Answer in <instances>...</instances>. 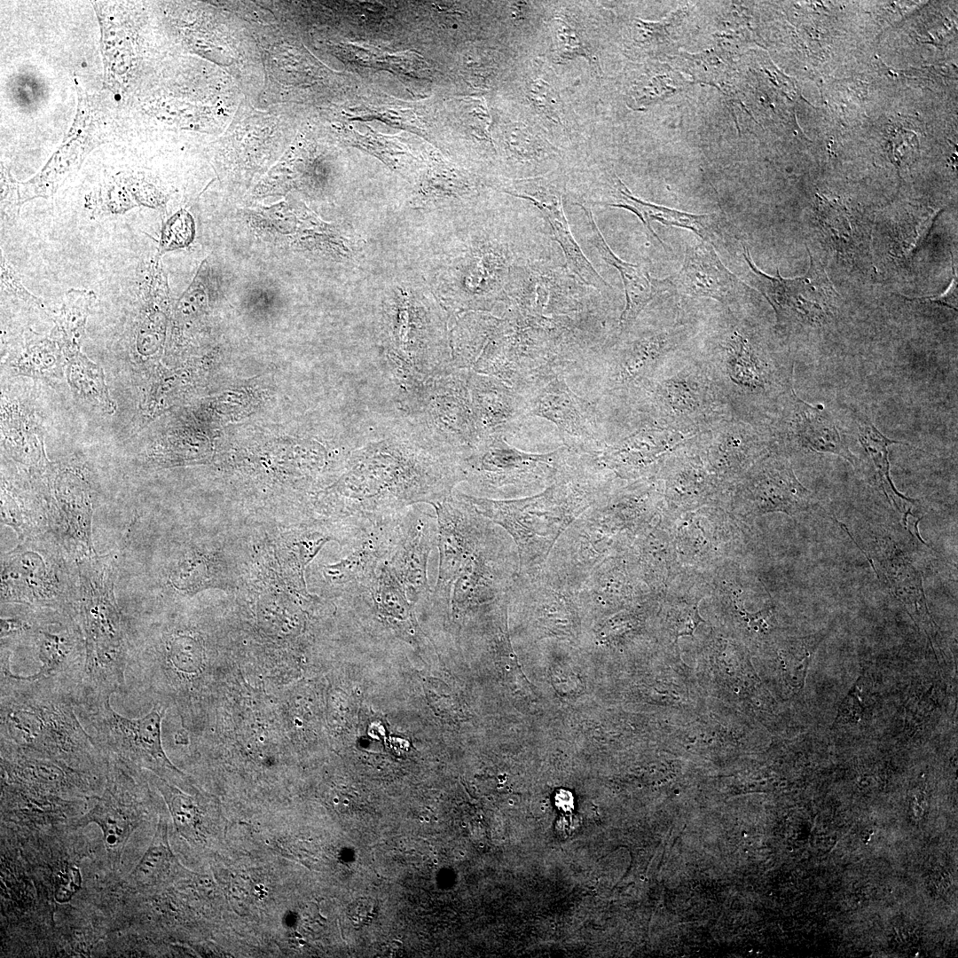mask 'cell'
<instances>
[{"instance_id": "1", "label": "cell", "mask_w": 958, "mask_h": 958, "mask_svg": "<svg viewBox=\"0 0 958 958\" xmlns=\"http://www.w3.org/2000/svg\"><path fill=\"white\" fill-rule=\"evenodd\" d=\"M462 481L460 455L432 445L403 422L354 451L326 502L346 518L389 519L444 499Z\"/></svg>"}, {"instance_id": "2", "label": "cell", "mask_w": 958, "mask_h": 958, "mask_svg": "<svg viewBox=\"0 0 958 958\" xmlns=\"http://www.w3.org/2000/svg\"><path fill=\"white\" fill-rule=\"evenodd\" d=\"M77 619L85 640V661L76 707L110 700L125 689L132 650V624L115 596L117 554L78 560Z\"/></svg>"}, {"instance_id": "3", "label": "cell", "mask_w": 958, "mask_h": 958, "mask_svg": "<svg viewBox=\"0 0 958 958\" xmlns=\"http://www.w3.org/2000/svg\"><path fill=\"white\" fill-rule=\"evenodd\" d=\"M450 315L436 297L411 284L387 291L377 331L389 379L426 380L455 371L449 343Z\"/></svg>"}, {"instance_id": "4", "label": "cell", "mask_w": 958, "mask_h": 958, "mask_svg": "<svg viewBox=\"0 0 958 958\" xmlns=\"http://www.w3.org/2000/svg\"><path fill=\"white\" fill-rule=\"evenodd\" d=\"M0 696L1 745L89 773L106 771L107 756L80 723L71 698L22 692Z\"/></svg>"}, {"instance_id": "5", "label": "cell", "mask_w": 958, "mask_h": 958, "mask_svg": "<svg viewBox=\"0 0 958 958\" xmlns=\"http://www.w3.org/2000/svg\"><path fill=\"white\" fill-rule=\"evenodd\" d=\"M506 231L489 224L471 228L441 256L433 293L450 316L491 312L504 302L512 270L525 257Z\"/></svg>"}, {"instance_id": "6", "label": "cell", "mask_w": 958, "mask_h": 958, "mask_svg": "<svg viewBox=\"0 0 958 958\" xmlns=\"http://www.w3.org/2000/svg\"><path fill=\"white\" fill-rule=\"evenodd\" d=\"M596 491L580 472L561 469L543 492L519 499H493L459 493L483 517L501 525L519 549L521 568L543 561L569 522L587 507Z\"/></svg>"}, {"instance_id": "7", "label": "cell", "mask_w": 958, "mask_h": 958, "mask_svg": "<svg viewBox=\"0 0 958 958\" xmlns=\"http://www.w3.org/2000/svg\"><path fill=\"white\" fill-rule=\"evenodd\" d=\"M28 649L38 670L20 675L12 670V653L1 649V693L28 692L64 695L75 706L82 679L85 640L76 616L35 607L33 625L15 650Z\"/></svg>"}, {"instance_id": "8", "label": "cell", "mask_w": 958, "mask_h": 958, "mask_svg": "<svg viewBox=\"0 0 958 958\" xmlns=\"http://www.w3.org/2000/svg\"><path fill=\"white\" fill-rule=\"evenodd\" d=\"M0 577L1 604L49 608L76 616L77 562L51 530L20 540L3 553Z\"/></svg>"}, {"instance_id": "9", "label": "cell", "mask_w": 958, "mask_h": 958, "mask_svg": "<svg viewBox=\"0 0 958 958\" xmlns=\"http://www.w3.org/2000/svg\"><path fill=\"white\" fill-rule=\"evenodd\" d=\"M467 372L430 377L396 396L405 425L432 445L460 456L480 442Z\"/></svg>"}, {"instance_id": "10", "label": "cell", "mask_w": 958, "mask_h": 958, "mask_svg": "<svg viewBox=\"0 0 958 958\" xmlns=\"http://www.w3.org/2000/svg\"><path fill=\"white\" fill-rule=\"evenodd\" d=\"M567 265L522 258L512 270L502 302L505 318L557 317L594 313L593 295Z\"/></svg>"}, {"instance_id": "11", "label": "cell", "mask_w": 958, "mask_h": 958, "mask_svg": "<svg viewBox=\"0 0 958 958\" xmlns=\"http://www.w3.org/2000/svg\"><path fill=\"white\" fill-rule=\"evenodd\" d=\"M78 709L105 753L137 768L148 769L163 781L188 788L185 775L170 762L162 748L161 721L165 706L154 704L150 712L138 718H128L117 713L109 700Z\"/></svg>"}, {"instance_id": "12", "label": "cell", "mask_w": 958, "mask_h": 958, "mask_svg": "<svg viewBox=\"0 0 958 958\" xmlns=\"http://www.w3.org/2000/svg\"><path fill=\"white\" fill-rule=\"evenodd\" d=\"M658 424L696 434L724 418L726 397L707 366L655 375L638 393Z\"/></svg>"}, {"instance_id": "13", "label": "cell", "mask_w": 958, "mask_h": 958, "mask_svg": "<svg viewBox=\"0 0 958 958\" xmlns=\"http://www.w3.org/2000/svg\"><path fill=\"white\" fill-rule=\"evenodd\" d=\"M742 255L750 271L755 287L773 307L776 329L791 333L821 327L834 316L836 291L821 263L808 250L810 265L800 277L787 279L770 276L759 270L742 244Z\"/></svg>"}, {"instance_id": "14", "label": "cell", "mask_w": 958, "mask_h": 958, "mask_svg": "<svg viewBox=\"0 0 958 958\" xmlns=\"http://www.w3.org/2000/svg\"><path fill=\"white\" fill-rule=\"evenodd\" d=\"M567 450L528 453L508 444L503 436H491L482 439L461 457V467L471 486L493 494L507 486L552 482Z\"/></svg>"}, {"instance_id": "15", "label": "cell", "mask_w": 958, "mask_h": 958, "mask_svg": "<svg viewBox=\"0 0 958 958\" xmlns=\"http://www.w3.org/2000/svg\"><path fill=\"white\" fill-rule=\"evenodd\" d=\"M50 530L75 560L98 554L92 541L95 497L81 465L65 463L46 474Z\"/></svg>"}, {"instance_id": "16", "label": "cell", "mask_w": 958, "mask_h": 958, "mask_svg": "<svg viewBox=\"0 0 958 958\" xmlns=\"http://www.w3.org/2000/svg\"><path fill=\"white\" fill-rule=\"evenodd\" d=\"M726 340L720 361L712 366L718 371H710L717 385L726 384L723 394L732 386L731 389H737L734 394L748 397L753 403L771 406L776 412L794 389L793 365L776 361L737 331Z\"/></svg>"}, {"instance_id": "17", "label": "cell", "mask_w": 958, "mask_h": 958, "mask_svg": "<svg viewBox=\"0 0 958 958\" xmlns=\"http://www.w3.org/2000/svg\"><path fill=\"white\" fill-rule=\"evenodd\" d=\"M523 396L526 416L554 423L567 448L590 455L601 452L603 437L598 412L589 401L572 391L563 376L554 377Z\"/></svg>"}, {"instance_id": "18", "label": "cell", "mask_w": 958, "mask_h": 958, "mask_svg": "<svg viewBox=\"0 0 958 958\" xmlns=\"http://www.w3.org/2000/svg\"><path fill=\"white\" fill-rule=\"evenodd\" d=\"M738 496L747 515L781 512L796 515L814 509L819 502L797 478L789 459L770 451L745 473Z\"/></svg>"}, {"instance_id": "19", "label": "cell", "mask_w": 958, "mask_h": 958, "mask_svg": "<svg viewBox=\"0 0 958 958\" xmlns=\"http://www.w3.org/2000/svg\"><path fill=\"white\" fill-rule=\"evenodd\" d=\"M774 416L771 431L775 443L781 441L807 452L836 455L857 470L863 469L861 460L851 451L841 425L824 405L804 401L793 389Z\"/></svg>"}, {"instance_id": "20", "label": "cell", "mask_w": 958, "mask_h": 958, "mask_svg": "<svg viewBox=\"0 0 958 958\" xmlns=\"http://www.w3.org/2000/svg\"><path fill=\"white\" fill-rule=\"evenodd\" d=\"M437 534L436 513L421 505L410 506L398 519L387 563L412 604L431 593L428 563L431 551L437 546Z\"/></svg>"}, {"instance_id": "21", "label": "cell", "mask_w": 958, "mask_h": 958, "mask_svg": "<svg viewBox=\"0 0 958 958\" xmlns=\"http://www.w3.org/2000/svg\"><path fill=\"white\" fill-rule=\"evenodd\" d=\"M505 192L531 202L545 216L561 246L566 265L583 283L602 293L611 286L597 272L572 235L564 213L561 192L543 177L517 179Z\"/></svg>"}, {"instance_id": "22", "label": "cell", "mask_w": 958, "mask_h": 958, "mask_svg": "<svg viewBox=\"0 0 958 958\" xmlns=\"http://www.w3.org/2000/svg\"><path fill=\"white\" fill-rule=\"evenodd\" d=\"M679 337L677 330H662L639 336L618 348L604 373L606 392L617 396L638 394L654 378Z\"/></svg>"}, {"instance_id": "23", "label": "cell", "mask_w": 958, "mask_h": 958, "mask_svg": "<svg viewBox=\"0 0 958 958\" xmlns=\"http://www.w3.org/2000/svg\"><path fill=\"white\" fill-rule=\"evenodd\" d=\"M665 281L680 294L713 299L728 307L739 303L750 290L723 264L711 242L703 240L687 247L681 269Z\"/></svg>"}, {"instance_id": "24", "label": "cell", "mask_w": 958, "mask_h": 958, "mask_svg": "<svg viewBox=\"0 0 958 958\" xmlns=\"http://www.w3.org/2000/svg\"><path fill=\"white\" fill-rule=\"evenodd\" d=\"M708 457L721 468L738 471L750 467L774 449L771 428L734 419H722L698 436Z\"/></svg>"}, {"instance_id": "25", "label": "cell", "mask_w": 958, "mask_h": 958, "mask_svg": "<svg viewBox=\"0 0 958 958\" xmlns=\"http://www.w3.org/2000/svg\"><path fill=\"white\" fill-rule=\"evenodd\" d=\"M473 413L480 441L503 436L526 416L523 395L504 381L489 375L467 372Z\"/></svg>"}, {"instance_id": "26", "label": "cell", "mask_w": 958, "mask_h": 958, "mask_svg": "<svg viewBox=\"0 0 958 958\" xmlns=\"http://www.w3.org/2000/svg\"><path fill=\"white\" fill-rule=\"evenodd\" d=\"M878 553V569L891 593L928 638L935 640L938 628L929 611L920 572L895 545L886 542Z\"/></svg>"}, {"instance_id": "27", "label": "cell", "mask_w": 958, "mask_h": 958, "mask_svg": "<svg viewBox=\"0 0 958 958\" xmlns=\"http://www.w3.org/2000/svg\"><path fill=\"white\" fill-rule=\"evenodd\" d=\"M585 212L590 224V240L598 250L601 257L617 270L622 279L625 294V306L621 313L615 343L624 335L636 321L638 316L648 303L659 292L657 280L653 279L640 265L633 264L619 258L609 247L601 234L590 208L576 203Z\"/></svg>"}, {"instance_id": "28", "label": "cell", "mask_w": 958, "mask_h": 958, "mask_svg": "<svg viewBox=\"0 0 958 958\" xmlns=\"http://www.w3.org/2000/svg\"><path fill=\"white\" fill-rule=\"evenodd\" d=\"M693 434L658 423L640 428L601 451V459L618 470L642 468L674 450Z\"/></svg>"}, {"instance_id": "29", "label": "cell", "mask_w": 958, "mask_h": 958, "mask_svg": "<svg viewBox=\"0 0 958 958\" xmlns=\"http://www.w3.org/2000/svg\"><path fill=\"white\" fill-rule=\"evenodd\" d=\"M160 260L156 257L149 266L135 332L136 351L145 357L153 354L161 346L166 322L169 286Z\"/></svg>"}, {"instance_id": "30", "label": "cell", "mask_w": 958, "mask_h": 958, "mask_svg": "<svg viewBox=\"0 0 958 958\" xmlns=\"http://www.w3.org/2000/svg\"><path fill=\"white\" fill-rule=\"evenodd\" d=\"M615 179L616 201L607 206L621 208L632 212L642 222L648 233L662 245H664L663 241L651 226L652 221L690 230L701 237L703 240L711 242L709 238L716 228L715 225L718 219V215H696L645 201L632 195L617 177H615Z\"/></svg>"}, {"instance_id": "31", "label": "cell", "mask_w": 958, "mask_h": 958, "mask_svg": "<svg viewBox=\"0 0 958 958\" xmlns=\"http://www.w3.org/2000/svg\"><path fill=\"white\" fill-rule=\"evenodd\" d=\"M21 490L2 478L1 523L11 527L19 541L50 530L46 491Z\"/></svg>"}, {"instance_id": "32", "label": "cell", "mask_w": 958, "mask_h": 958, "mask_svg": "<svg viewBox=\"0 0 958 958\" xmlns=\"http://www.w3.org/2000/svg\"><path fill=\"white\" fill-rule=\"evenodd\" d=\"M853 419L857 427L858 441L874 467L876 483L886 498L891 501L892 506L899 512L903 513L902 506H906L907 504L911 505L915 500L904 496L894 486L890 475L888 448L891 444H907V443L891 439L883 435L871 420L861 412H854Z\"/></svg>"}, {"instance_id": "33", "label": "cell", "mask_w": 958, "mask_h": 958, "mask_svg": "<svg viewBox=\"0 0 958 958\" xmlns=\"http://www.w3.org/2000/svg\"><path fill=\"white\" fill-rule=\"evenodd\" d=\"M96 294L90 289H69L57 315L52 337L61 345L67 361L81 353V345L90 306Z\"/></svg>"}, {"instance_id": "34", "label": "cell", "mask_w": 958, "mask_h": 958, "mask_svg": "<svg viewBox=\"0 0 958 958\" xmlns=\"http://www.w3.org/2000/svg\"><path fill=\"white\" fill-rule=\"evenodd\" d=\"M65 358L64 350L55 338L42 337L30 332L12 367L24 375L53 379L61 376Z\"/></svg>"}, {"instance_id": "35", "label": "cell", "mask_w": 958, "mask_h": 958, "mask_svg": "<svg viewBox=\"0 0 958 958\" xmlns=\"http://www.w3.org/2000/svg\"><path fill=\"white\" fill-rule=\"evenodd\" d=\"M67 381L77 398L109 414L115 411L116 406L109 396L102 368L82 353L67 361Z\"/></svg>"}, {"instance_id": "36", "label": "cell", "mask_w": 958, "mask_h": 958, "mask_svg": "<svg viewBox=\"0 0 958 958\" xmlns=\"http://www.w3.org/2000/svg\"><path fill=\"white\" fill-rule=\"evenodd\" d=\"M173 861L165 828L159 826L148 849L130 874L138 885L155 883L167 872Z\"/></svg>"}, {"instance_id": "37", "label": "cell", "mask_w": 958, "mask_h": 958, "mask_svg": "<svg viewBox=\"0 0 958 958\" xmlns=\"http://www.w3.org/2000/svg\"><path fill=\"white\" fill-rule=\"evenodd\" d=\"M195 225L192 216L185 209L171 216L163 224L156 257L169 251L189 246L193 240Z\"/></svg>"}, {"instance_id": "38", "label": "cell", "mask_w": 958, "mask_h": 958, "mask_svg": "<svg viewBox=\"0 0 958 958\" xmlns=\"http://www.w3.org/2000/svg\"><path fill=\"white\" fill-rule=\"evenodd\" d=\"M527 89V97L534 108L550 121L563 126L560 114L561 99L554 87L545 79L537 77L530 80Z\"/></svg>"}, {"instance_id": "39", "label": "cell", "mask_w": 958, "mask_h": 958, "mask_svg": "<svg viewBox=\"0 0 958 958\" xmlns=\"http://www.w3.org/2000/svg\"><path fill=\"white\" fill-rule=\"evenodd\" d=\"M0 279L2 294L4 293L9 296L26 302L51 316L50 310L41 299L30 293L23 285L20 276L8 262L2 249L0 255Z\"/></svg>"}, {"instance_id": "40", "label": "cell", "mask_w": 958, "mask_h": 958, "mask_svg": "<svg viewBox=\"0 0 958 958\" xmlns=\"http://www.w3.org/2000/svg\"><path fill=\"white\" fill-rule=\"evenodd\" d=\"M554 45L559 59H571L583 56L591 59V51L586 48L582 36L569 24L562 20H554Z\"/></svg>"}, {"instance_id": "41", "label": "cell", "mask_w": 958, "mask_h": 958, "mask_svg": "<svg viewBox=\"0 0 958 958\" xmlns=\"http://www.w3.org/2000/svg\"><path fill=\"white\" fill-rule=\"evenodd\" d=\"M122 186H109L95 203L93 212L98 216H117L137 207L133 197Z\"/></svg>"}, {"instance_id": "42", "label": "cell", "mask_w": 958, "mask_h": 958, "mask_svg": "<svg viewBox=\"0 0 958 958\" xmlns=\"http://www.w3.org/2000/svg\"><path fill=\"white\" fill-rule=\"evenodd\" d=\"M860 702L858 688L854 686L840 706L836 722H850L859 719L863 710Z\"/></svg>"}, {"instance_id": "43", "label": "cell", "mask_w": 958, "mask_h": 958, "mask_svg": "<svg viewBox=\"0 0 958 958\" xmlns=\"http://www.w3.org/2000/svg\"><path fill=\"white\" fill-rule=\"evenodd\" d=\"M905 299L907 300V301H910V302H921V303H926V302L927 303H936V304H938V305H941V306H946L947 308H950L952 310H957V280H956V277L953 279V280H952V282H951V284L949 286V288L945 292V294H941L940 296H936V297L929 296V297L910 298V299L905 298Z\"/></svg>"}, {"instance_id": "44", "label": "cell", "mask_w": 958, "mask_h": 958, "mask_svg": "<svg viewBox=\"0 0 958 958\" xmlns=\"http://www.w3.org/2000/svg\"><path fill=\"white\" fill-rule=\"evenodd\" d=\"M373 912L374 906L367 899H359L349 907V916L356 924H367L373 917Z\"/></svg>"}, {"instance_id": "45", "label": "cell", "mask_w": 958, "mask_h": 958, "mask_svg": "<svg viewBox=\"0 0 958 958\" xmlns=\"http://www.w3.org/2000/svg\"><path fill=\"white\" fill-rule=\"evenodd\" d=\"M79 883L80 877L76 870H72L71 873L67 874V879H65L63 882L60 881L59 888V897H60V900H62V899H67L70 897Z\"/></svg>"}]
</instances>
